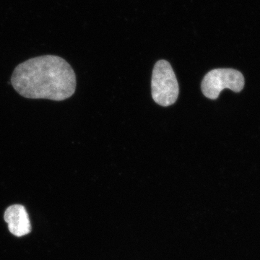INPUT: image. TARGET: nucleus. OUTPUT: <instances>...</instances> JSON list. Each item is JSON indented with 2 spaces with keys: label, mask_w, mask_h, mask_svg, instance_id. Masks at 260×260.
<instances>
[{
  "label": "nucleus",
  "mask_w": 260,
  "mask_h": 260,
  "mask_svg": "<svg viewBox=\"0 0 260 260\" xmlns=\"http://www.w3.org/2000/svg\"><path fill=\"white\" fill-rule=\"evenodd\" d=\"M11 83L22 96L61 102L69 99L76 89V77L63 58L44 55L32 58L15 68Z\"/></svg>",
  "instance_id": "f257e3e1"
},
{
  "label": "nucleus",
  "mask_w": 260,
  "mask_h": 260,
  "mask_svg": "<svg viewBox=\"0 0 260 260\" xmlns=\"http://www.w3.org/2000/svg\"><path fill=\"white\" fill-rule=\"evenodd\" d=\"M154 102L162 107H169L177 102L179 87L177 77L169 61L159 60L154 66L151 81Z\"/></svg>",
  "instance_id": "f03ea898"
},
{
  "label": "nucleus",
  "mask_w": 260,
  "mask_h": 260,
  "mask_svg": "<svg viewBox=\"0 0 260 260\" xmlns=\"http://www.w3.org/2000/svg\"><path fill=\"white\" fill-rule=\"evenodd\" d=\"M244 86V78L240 72L230 68H220L211 70L205 75L201 88L205 97L215 100L224 89L229 88L239 93Z\"/></svg>",
  "instance_id": "7ed1b4c3"
},
{
  "label": "nucleus",
  "mask_w": 260,
  "mask_h": 260,
  "mask_svg": "<svg viewBox=\"0 0 260 260\" xmlns=\"http://www.w3.org/2000/svg\"><path fill=\"white\" fill-rule=\"evenodd\" d=\"M5 220L10 233L16 237H23L31 231L28 214L23 205H13L7 208Z\"/></svg>",
  "instance_id": "20e7f679"
}]
</instances>
